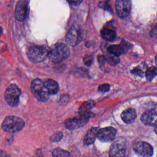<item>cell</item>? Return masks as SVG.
<instances>
[{
  "label": "cell",
  "instance_id": "obj_1",
  "mask_svg": "<svg viewBox=\"0 0 157 157\" xmlns=\"http://www.w3.org/2000/svg\"><path fill=\"white\" fill-rule=\"evenodd\" d=\"M70 53L69 47L62 43L53 45L48 52L49 60L53 63H58L67 58Z\"/></svg>",
  "mask_w": 157,
  "mask_h": 157
},
{
  "label": "cell",
  "instance_id": "obj_2",
  "mask_svg": "<svg viewBox=\"0 0 157 157\" xmlns=\"http://www.w3.org/2000/svg\"><path fill=\"white\" fill-rule=\"evenodd\" d=\"M25 126V121L20 117L16 116L6 117L2 123V129L9 133H14L20 131Z\"/></svg>",
  "mask_w": 157,
  "mask_h": 157
},
{
  "label": "cell",
  "instance_id": "obj_3",
  "mask_svg": "<svg viewBox=\"0 0 157 157\" xmlns=\"http://www.w3.org/2000/svg\"><path fill=\"white\" fill-rule=\"evenodd\" d=\"M31 90L34 96L39 101L44 102L48 98L49 93L44 82L39 78H36L33 80L31 84Z\"/></svg>",
  "mask_w": 157,
  "mask_h": 157
},
{
  "label": "cell",
  "instance_id": "obj_4",
  "mask_svg": "<svg viewBox=\"0 0 157 157\" xmlns=\"http://www.w3.org/2000/svg\"><path fill=\"white\" fill-rule=\"evenodd\" d=\"M21 91L15 84H11L4 93L6 102L10 107H17L19 103V99Z\"/></svg>",
  "mask_w": 157,
  "mask_h": 157
},
{
  "label": "cell",
  "instance_id": "obj_5",
  "mask_svg": "<svg viewBox=\"0 0 157 157\" xmlns=\"http://www.w3.org/2000/svg\"><path fill=\"white\" fill-rule=\"evenodd\" d=\"M48 52L45 48L40 46L30 47L27 51L28 59L34 63H42L46 59Z\"/></svg>",
  "mask_w": 157,
  "mask_h": 157
},
{
  "label": "cell",
  "instance_id": "obj_6",
  "mask_svg": "<svg viewBox=\"0 0 157 157\" xmlns=\"http://www.w3.org/2000/svg\"><path fill=\"white\" fill-rule=\"evenodd\" d=\"M93 115L92 113L88 112L74 118H68L64 121V125L67 129L71 130L77 129L85 125Z\"/></svg>",
  "mask_w": 157,
  "mask_h": 157
},
{
  "label": "cell",
  "instance_id": "obj_7",
  "mask_svg": "<svg viewBox=\"0 0 157 157\" xmlns=\"http://www.w3.org/2000/svg\"><path fill=\"white\" fill-rule=\"evenodd\" d=\"M83 38V33L80 26L74 24L72 26L66 36V42L71 46L78 44Z\"/></svg>",
  "mask_w": 157,
  "mask_h": 157
},
{
  "label": "cell",
  "instance_id": "obj_8",
  "mask_svg": "<svg viewBox=\"0 0 157 157\" xmlns=\"http://www.w3.org/2000/svg\"><path fill=\"white\" fill-rule=\"evenodd\" d=\"M133 149L140 157H151L153 153L152 147L149 144L142 141L136 142L133 145Z\"/></svg>",
  "mask_w": 157,
  "mask_h": 157
},
{
  "label": "cell",
  "instance_id": "obj_9",
  "mask_svg": "<svg viewBox=\"0 0 157 157\" xmlns=\"http://www.w3.org/2000/svg\"><path fill=\"white\" fill-rule=\"evenodd\" d=\"M115 9L120 18H125L131 12V2L128 0H118L115 2Z\"/></svg>",
  "mask_w": 157,
  "mask_h": 157
},
{
  "label": "cell",
  "instance_id": "obj_10",
  "mask_svg": "<svg viewBox=\"0 0 157 157\" xmlns=\"http://www.w3.org/2000/svg\"><path fill=\"white\" fill-rule=\"evenodd\" d=\"M117 131L113 127H106L98 129L97 138L101 142H109L112 141L116 135Z\"/></svg>",
  "mask_w": 157,
  "mask_h": 157
},
{
  "label": "cell",
  "instance_id": "obj_11",
  "mask_svg": "<svg viewBox=\"0 0 157 157\" xmlns=\"http://www.w3.org/2000/svg\"><path fill=\"white\" fill-rule=\"evenodd\" d=\"M28 1L26 0L19 1L16 5L15 10V17L18 21L24 20L28 14Z\"/></svg>",
  "mask_w": 157,
  "mask_h": 157
},
{
  "label": "cell",
  "instance_id": "obj_12",
  "mask_svg": "<svg viewBox=\"0 0 157 157\" xmlns=\"http://www.w3.org/2000/svg\"><path fill=\"white\" fill-rule=\"evenodd\" d=\"M126 145L123 140H117L111 146L109 157H125Z\"/></svg>",
  "mask_w": 157,
  "mask_h": 157
},
{
  "label": "cell",
  "instance_id": "obj_13",
  "mask_svg": "<svg viewBox=\"0 0 157 157\" xmlns=\"http://www.w3.org/2000/svg\"><path fill=\"white\" fill-rule=\"evenodd\" d=\"M156 112L155 109L147 110L144 112L140 118L142 122L149 126H156Z\"/></svg>",
  "mask_w": 157,
  "mask_h": 157
},
{
  "label": "cell",
  "instance_id": "obj_14",
  "mask_svg": "<svg viewBox=\"0 0 157 157\" xmlns=\"http://www.w3.org/2000/svg\"><path fill=\"white\" fill-rule=\"evenodd\" d=\"M128 45L129 44L128 43L124 41H122L120 45H110L107 48V53L116 56H119L121 54L127 52L129 49Z\"/></svg>",
  "mask_w": 157,
  "mask_h": 157
},
{
  "label": "cell",
  "instance_id": "obj_15",
  "mask_svg": "<svg viewBox=\"0 0 157 157\" xmlns=\"http://www.w3.org/2000/svg\"><path fill=\"white\" fill-rule=\"evenodd\" d=\"M136 112L134 109L129 108L124 110L121 114L122 120L126 124H131L134 121L136 118Z\"/></svg>",
  "mask_w": 157,
  "mask_h": 157
},
{
  "label": "cell",
  "instance_id": "obj_16",
  "mask_svg": "<svg viewBox=\"0 0 157 157\" xmlns=\"http://www.w3.org/2000/svg\"><path fill=\"white\" fill-rule=\"evenodd\" d=\"M44 84L50 94H56L59 91L58 83L53 79H47L45 81Z\"/></svg>",
  "mask_w": 157,
  "mask_h": 157
},
{
  "label": "cell",
  "instance_id": "obj_17",
  "mask_svg": "<svg viewBox=\"0 0 157 157\" xmlns=\"http://www.w3.org/2000/svg\"><path fill=\"white\" fill-rule=\"evenodd\" d=\"M98 131V128H91L88 132L86 133V136H85L83 142L86 145H90L93 144L96 138L97 137V134Z\"/></svg>",
  "mask_w": 157,
  "mask_h": 157
},
{
  "label": "cell",
  "instance_id": "obj_18",
  "mask_svg": "<svg viewBox=\"0 0 157 157\" xmlns=\"http://www.w3.org/2000/svg\"><path fill=\"white\" fill-rule=\"evenodd\" d=\"M102 38L107 41H112L116 37L115 31L108 27H104L101 31Z\"/></svg>",
  "mask_w": 157,
  "mask_h": 157
},
{
  "label": "cell",
  "instance_id": "obj_19",
  "mask_svg": "<svg viewBox=\"0 0 157 157\" xmlns=\"http://www.w3.org/2000/svg\"><path fill=\"white\" fill-rule=\"evenodd\" d=\"M95 106V102L93 100H89L84 102L78 109L80 115L89 112V111Z\"/></svg>",
  "mask_w": 157,
  "mask_h": 157
},
{
  "label": "cell",
  "instance_id": "obj_20",
  "mask_svg": "<svg viewBox=\"0 0 157 157\" xmlns=\"http://www.w3.org/2000/svg\"><path fill=\"white\" fill-rule=\"evenodd\" d=\"M53 157H71L70 153L63 149L56 148L52 152Z\"/></svg>",
  "mask_w": 157,
  "mask_h": 157
},
{
  "label": "cell",
  "instance_id": "obj_21",
  "mask_svg": "<svg viewBox=\"0 0 157 157\" xmlns=\"http://www.w3.org/2000/svg\"><path fill=\"white\" fill-rule=\"evenodd\" d=\"M105 59H106L107 63L111 66H115L117 64H118L120 62L119 56H116L115 55H113L108 53H107V57Z\"/></svg>",
  "mask_w": 157,
  "mask_h": 157
},
{
  "label": "cell",
  "instance_id": "obj_22",
  "mask_svg": "<svg viewBox=\"0 0 157 157\" xmlns=\"http://www.w3.org/2000/svg\"><path fill=\"white\" fill-rule=\"evenodd\" d=\"M156 67L155 66L149 67L146 71V74H145L147 80L148 81H151L156 76Z\"/></svg>",
  "mask_w": 157,
  "mask_h": 157
},
{
  "label": "cell",
  "instance_id": "obj_23",
  "mask_svg": "<svg viewBox=\"0 0 157 157\" xmlns=\"http://www.w3.org/2000/svg\"><path fill=\"white\" fill-rule=\"evenodd\" d=\"M63 133L61 132H57L55 134H53L50 137V140L52 142H58L59 141L63 138Z\"/></svg>",
  "mask_w": 157,
  "mask_h": 157
},
{
  "label": "cell",
  "instance_id": "obj_24",
  "mask_svg": "<svg viewBox=\"0 0 157 157\" xmlns=\"http://www.w3.org/2000/svg\"><path fill=\"white\" fill-rule=\"evenodd\" d=\"M109 88H110V85L108 84V83H104V84H102V85H100L98 87V90L99 91H101V92H107L109 90Z\"/></svg>",
  "mask_w": 157,
  "mask_h": 157
},
{
  "label": "cell",
  "instance_id": "obj_25",
  "mask_svg": "<svg viewBox=\"0 0 157 157\" xmlns=\"http://www.w3.org/2000/svg\"><path fill=\"white\" fill-rule=\"evenodd\" d=\"M84 63L86 65V66H90L93 62V57L91 56H90V55H87V56H85L84 58H83V59Z\"/></svg>",
  "mask_w": 157,
  "mask_h": 157
},
{
  "label": "cell",
  "instance_id": "obj_26",
  "mask_svg": "<svg viewBox=\"0 0 157 157\" xmlns=\"http://www.w3.org/2000/svg\"><path fill=\"white\" fill-rule=\"evenodd\" d=\"M107 1H102L100 2L99 4V7H101V8H104L105 9H108L109 10H111V8L110 7V6L109 4H107Z\"/></svg>",
  "mask_w": 157,
  "mask_h": 157
},
{
  "label": "cell",
  "instance_id": "obj_27",
  "mask_svg": "<svg viewBox=\"0 0 157 157\" xmlns=\"http://www.w3.org/2000/svg\"><path fill=\"white\" fill-rule=\"evenodd\" d=\"M69 3H70L71 5H74V6H78L79 5L81 2L82 1H68Z\"/></svg>",
  "mask_w": 157,
  "mask_h": 157
},
{
  "label": "cell",
  "instance_id": "obj_28",
  "mask_svg": "<svg viewBox=\"0 0 157 157\" xmlns=\"http://www.w3.org/2000/svg\"><path fill=\"white\" fill-rule=\"evenodd\" d=\"M6 154L5 153V152L0 151V157H6Z\"/></svg>",
  "mask_w": 157,
  "mask_h": 157
},
{
  "label": "cell",
  "instance_id": "obj_29",
  "mask_svg": "<svg viewBox=\"0 0 157 157\" xmlns=\"http://www.w3.org/2000/svg\"><path fill=\"white\" fill-rule=\"evenodd\" d=\"M2 31H3L2 28L1 27H0V36H1V34H2Z\"/></svg>",
  "mask_w": 157,
  "mask_h": 157
}]
</instances>
